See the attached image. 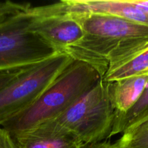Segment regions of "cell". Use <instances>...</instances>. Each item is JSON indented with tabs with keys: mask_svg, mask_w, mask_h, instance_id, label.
Instances as JSON below:
<instances>
[{
	"mask_svg": "<svg viewBox=\"0 0 148 148\" xmlns=\"http://www.w3.org/2000/svg\"><path fill=\"white\" fill-rule=\"evenodd\" d=\"M84 36L64 53L92 66L102 79L109 68L148 46V26L108 14H68Z\"/></svg>",
	"mask_w": 148,
	"mask_h": 148,
	"instance_id": "obj_1",
	"label": "cell"
},
{
	"mask_svg": "<svg viewBox=\"0 0 148 148\" xmlns=\"http://www.w3.org/2000/svg\"><path fill=\"white\" fill-rule=\"evenodd\" d=\"M90 65L73 60L28 110L1 125L15 134L52 121L63 114L101 79Z\"/></svg>",
	"mask_w": 148,
	"mask_h": 148,
	"instance_id": "obj_2",
	"label": "cell"
},
{
	"mask_svg": "<svg viewBox=\"0 0 148 148\" xmlns=\"http://www.w3.org/2000/svg\"><path fill=\"white\" fill-rule=\"evenodd\" d=\"M115 114L108 94V82L101 79L53 121L88 145L110 137Z\"/></svg>",
	"mask_w": 148,
	"mask_h": 148,
	"instance_id": "obj_3",
	"label": "cell"
},
{
	"mask_svg": "<svg viewBox=\"0 0 148 148\" xmlns=\"http://www.w3.org/2000/svg\"><path fill=\"white\" fill-rule=\"evenodd\" d=\"M73 61L57 53L32 65L0 90V126L31 108Z\"/></svg>",
	"mask_w": 148,
	"mask_h": 148,
	"instance_id": "obj_4",
	"label": "cell"
},
{
	"mask_svg": "<svg viewBox=\"0 0 148 148\" xmlns=\"http://www.w3.org/2000/svg\"><path fill=\"white\" fill-rule=\"evenodd\" d=\"M29 10L0 24V71L36 64L57 54L29 30Z\"/></svg>",
	"mask_w": 148,
	"mask_h": 148,
	"instance_id": "obj_5",
	"label": "cell"
},
{
	"mask_svg": "<svg viewBox=\"0 0 148 148\" xmlns=\"http://www.w3.org/2000/svg\"><path fill=\"white\" fill-rule=\"evenodd\" d=\"M30 14L32 18L29 30L48 43L57 53H64L84 36L79 23L68 14Z\"/></svg>",
	"mask_w": 148,
	"mask_h": 148,
	"instance_id": "obj_6",
	"label": "cell"
},
{
	"mask_svg": "<svg viewBox=\"0 0 148 148\" xmlns=\"http://www.w3.org/2000/svg\"><path fill=\"white\" fill-rule=\"evenodd\" d=\"M11 136L17 148H83L86 146L53 120Z\"/></svg>",
	"mask_w": 148,
	"mask_h": 148,
	"instance_id": "obj_7",
	"label": "cell"
},
{
	"mask_svg": "<svg viewBox=\"0 0 148 148\" xmlns=\"http://www.w3.org/2000/svg\"><path fill=\"white\" fill-rule=\"evenodd\" d=\"M148 82V75L108 82V94L115 116L124 114L139 100Z\"/></svg>",
	"mask_w": 148,
	"mask_h": 148,
	"instance_id": "obj_8",
	"label": "cell"
},
{
	"mask_svg": "<svg viewBox=\"0 0 148 148\" xmlns=\"http://www.w3.org/2000/svg\"><path fill=\"white\" fill-rule=\"evenodd\" d=\"M148 75V46L108 69L102 79L113 82L131 76Z\"/></svg>",
	"mask_w": 148,
	"mask_h": 148,
	"instance_id": "obj_9",
	"label": "cell"
},
{
	"mask_svg": "<svg viewBox=\"0 0 148 148\" xmlns=\"http://www.w3.org/2000/svg\"><path fill=\"white\" fill-rule=\"evenodd\" d=\"M148 119V82L133 106L126 114L115 116L110 137L123 134L129 129Z\"/></svg>",
	"mask_w": 148,
	"mask_h": 148,
	"instance_id": "obj_10",
	"label": "cell"
},
{
	"mask_svg": "<svg viewBox=\"0 0 148 148\" xmlns=\"http://www.w3.org/2000/svg\"><path fill=\"white\" fill-rule=\"evenodd\" d=\"M116 143L120 148H148V119L124 132Z\"/></svg>",
	"mask_w": 148,
	"mask_h": 148,
	"instance_id": "obj_11",
	"label": "cell"
},
{
	"mask_svg": "<svg viewBox=\"0 0 148 148\" xmlns=\"http://www.w3.org/2000/svg\"><path fill=\"white\" fill-rule=\"evenodd\" d=\"M31 7L29 3H18L12 1H0V24L12 17L26 12Z\"/></svg>",
	"mask_w": 148,
	"mask_h": 148,
	"instance_id": "obj_12",
	"label": "cell"
},
{
	"mask_svg": "<svg viewBox=\"0 0 148 148\" xmlns=\"http://www.w3.org/2000/svg\"><path fill=\"white\" fill-rule=\"evenodd\" d=\"M30 66L32 65L21 66V67L15 68V69H9V70L0 71V90L7 86L12 81L14 80L17 77H18L20 74L23 73Z\"/></svg>",
	"mask_w": 148,
	"mask_h": 148,
	"instance_id": "obj_13",
	"label": "cell"
},
{
	"mask_svg": "<svg viewBox=\"0 0 148 148\" xmlns=\"http://www.w3.org/2000/svg\"><path fill=\"white\" fill-rule=\"evenodd\" d=\"M0 148H17L11 134L0 126Z\"/></svg>",
	"mask_w": 148,
	"mask_h": 148,
	"instance_id": "obj_14",
	"label": "cell"
},
{
	"mask_svg": "<svg viewBox=\"0 0 148 148\" xmlns=\"http://www.w3.org/2000/svg\"><path fill=\"white\" fill-rule=\"evenodd\" d=\"M84 148H120V147L117 143H111L110 142L102 141L86 145Z\"/></svg>",
	"mask_w": 148,
	"mask_h": 148,
	"instance_id": "obj_15",
	"label": "cell"
},
{
	"mask_svg": "<svg viewBox=\"0 0 148 148\" xmlns=\"http://www.w3.org/2000/svg\"><path fill=\"white\" fill-rule=\"evenodd\" d=\"M84 147H83V148H84Z\"/></svg>",
	"mask_w": 148,
	"mask_h": 148,
	"instance_id": "obj_16",
	"label": "cell"
}]
</instances>
